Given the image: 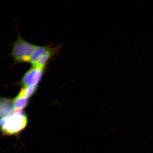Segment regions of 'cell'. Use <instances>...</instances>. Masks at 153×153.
<instances>
[{"instance_id":"cell-7","label":"cell","mask_w":153,"mask_h":153,"mask_svg":"<svg viewBox=\"0 0 153 153\" xmlns=\"http://www.w3.org/2000/svg\"><path fill=\"white\" fill-rule=\"evenodd\" d=\"M38 85H30L23 87L19 93L18 95L29 99L37 91Z\"/></svg>"},{"instance_id":"cell-2","label":"cell","mask_w":153,"mask_h":153,"mask_svg":"<svg viewBox=\"0 0 153 153\" xmlns=\"http://www.w3.org/2000/svg\"><path fill=\"white\" fill-rule=\"evenodd\" d=\"M10 54L13 59L14 64L29 63L37 45L27 41L20 34L16 41L13 44Z\"/></svg>"},{"instance_id":"cell-5","label":"cell","mask_w":153,"mask_h":153,"mask_svg":"<svg viewBox=\"0 0 153 153\" xmlns=\"http://www.w3.org/2000/svg\"><path fill=\"white\" fill-rule=\"evenodd\" d=\"M13 111L12 102L9 99L0 98V118L8 115Z\"/></svg>"},{"instance_id":"cell-4","label":"cell","mask_w":153,"mask_h":153,"mask_svg":"<svg viewBox=\"0 0 153 153\" xmlns=\"http://www.w3.org/2000/svg\"><path fill=\"white\" fill-rule=\"evenodd\" d=\"M46 67L32 66L26 72L21 81L23 87L38 85L43 78Z\"/></svg>"},{"instance_id":"cell-6","label":"cell","mask_w":153,"mask_h":153,"mask_svg":"<svg viewBox=\"0 0 153 153\" xmlns=\"http://www.w3.org/2000/svg\"><path fill=\"white\" fill-rule=\"evenodd\" d=\"M28 99L17 95L12 102L13 110H22L28 104Z\"/></svg>"},{"instance_id":"cell-1","label":"cell","mask_w":153,"mask_h":153,"mask_svg":"<svg viewBox=\"0 0 153 153\" xmlns=\"http://www.w3.org/2000/svg\"><path fill=\"white\" fill-rule=\"evenodd\" d=\"M28 118L23 110H13L10 114L0 119V130L4 136L18 134L26 127Z\"/></svg>"},{"instance_id":"cell-3","label":"cell","mask_w":153,"mask_h":153,"mask_svg":"<svg viewBox=\"0 0 153 153\" xmlns=\"http://www.w3.org/2000/svg\"><path fill=\"white\" fill-rule=\"evenodd\" d=\"M62 47V45L53 47L51 45H37L30 64L32 66L46 67L50 61L59 54Z\"/></svg>"}]
</instances>
